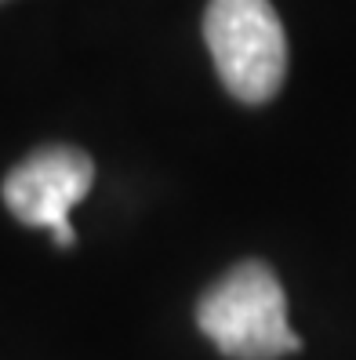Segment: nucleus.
Here are the masks:
<instances>
[{
    "mask_svg": "<svg viewBox=\"0 0 356 360\" xmlns=\"http://www.w3.org/2000/svg\"><path fill=\"white\" fill-rule=\"evenodd\" d=\"M197 328L229 360H277L302 349L277 273L255 259L237 262L200 295Z\"/></svg>",
    "mask_w": 356,
    "mask_h": 360,
    "instance_id": "nucleus-1",
    "label": "nucleus"
},
{
    "mask_svg": "<svg viewBox=\"0 0 356 360\" xmlns=\"http://www.w3.org/2000/svg\"><path fill=\"white\" fill-rule=\"evenodd\" d=\"M204 40L225 91L258 105L287 77V37L269 0H211L204 11Z\"/></svg>",
    "mask_w": 356,
    "mask_h": 360,
    "instance_id": "nucleus-2",
    "label": "nucleus"
},
{
    "mask_svg": "<svg viewBox=\"0 0 356 360\" xmlns=\"http://www.w3.org/2000/svg\"><path fill=\"white\" fill-rule=\"evenodd\" d=\"M91 179L95 164L88 153L73 146H44L11 167V175L4 179V204L18 222L51 229L55 244L73 248L70 211L91 189Z\"/></svg>",
    "mask_w": 356,
    "mask_h": 360,
    "instance_id": "nucleus-3",
    "label": "nucleus"
}]
</instances>
